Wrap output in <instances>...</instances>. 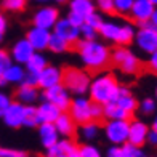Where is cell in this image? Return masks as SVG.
<instances>
[{"label": "cell", "instance_id": "25", "mask_svg": "<svg viewBox=\"0 0 157 157\" xmlns=\"http://www.w3.org/2000/svg\"><path fill=\"white\" fill-rule=\"evenodd\" d=\"M47 66H48V59L44 55V52H35L29 58V61L24 64V69H26V72L40 74L42 69H45Z\"/></svg>", "mask_w": 157, "mask_h": 157}, {"label": "cell", "instance_id": "2", "mask_svg": "<svg viewBox=\"0 0 157 157\" xmlns=\"http://www.w3.org/2000/svg\"><path fill=\"white\" fill-rule=\"evenodd\" d=\"M119 88L120 83L117 80V77L111 72H98L90 82L88 88V98L93 103L98 104H108L111 101H116V98L119 96Z\"/></svg>", "mask_w": 157, "mask_h": 157}, {"label": "cell", "instance_id": "37", "mask_svg": "<svg viewBox=\"0 0 157 157\" xmlns=\"http://www.w3.org/2000/svg\"><path fill=\"white\" fill-rule=\"evenodd\" d=\"M11 56H10V52H6L5 48H0V75H3V72L10 67L11 64Z\"/></svg>", "mask_w": 157, "mask_h": 157}, {"label": "cell", "instance_id": "20", "mask_svg": "<svg viewBox=\"0 0 157 157\" xmlns=\"http://www.w3.org/2000/svg\"><path fill=\"white\" fill-rule=\"evenodd\" d=\"M67 6H69V11L67 13L82 18L83 21L96 11L95 0H69Z\"/></svg>", "mask_w": 157, "mask_h": 157}, {"label": "cell", "instance_id": "50", "mask_svg": "<svg viewBox=\"0 0 157 157\" xmlns=\"http://www.w3.org/2000/svg\"><path fill=\"white\" fill-rule=\"evenodd\" d=\"M50 2H55L56 5H64V3H67L69 0H50Z\"/></svg>", "mask_w": 157, "mask_h": 157}, {"label": "cell", "instance_id": "5", "mask_svg": "<svg viewBox=\"0 0 157 157\" xmlns=\"http://www.w3.org/2000/svg\"><path fill=\"white\" fill-rule=\"evenodd\" d=\"M111 63L116 66L124 75H136L143 63L140 56L128 47H116L111 50Z\"/></svg>", "mask_w": 157, "mask_h": 157}, {"label": "cell", "instance_id": "17", "mask_svg": "<svg viewBox=\"0 0 157 157\" xmlns=\"http://www.w3.org/2000/svg\"><path fill=\"white\" fill-rule=\"evenodd\" d=\"M34 53H35V50L32 48V45L29 44V42H27L26 37L16 40L15 44H13L11 50H10L11 61L16 63V64H21V66H24Z\"/></svg>", "mask_w": 157, "mask_h": 157}, {"label": "cell", "instance_id": "18", "mask_svg": "<svg viewBox=\"0 0 157 157\" xmlns=\"http://www.w3.org/2000/svg\"><path fill=\"white\" fill-rule=\"evenodd\" d=\"M15 101L24 104V106H35V103L40 99V91L39 87H31V85L21 83L15 91Z\"/></svg>", "mask_w": 157, "mask_h": 157}, {"label": "cell", "instance_id": "16", "mask_svg": "<svg viewBox=\"0 0 157 157\" xmlns=\"http://www.w3.org/2000/svg\"><path fill=\"white\" fill-rule=\"evenodd\" d=\"M50 35H52V31L31 26L29 29H27V32H26V39L32 45V48L35 50V52H45V50L48 48Z\"/></svg>", "mask_w": 157, "mask_h": 157}, {"label": "cell", "instance_id": "49", "mask_svg": "<svg viewBox=\"0 0 157 157\" xmlns=\"http://www.w3.org/2000/svg\"><path fill=\"white\" fill-rule=\"evenodd\" d=\"M6 85H8V83H6V80H5V77H3V75H0V88H5Z\"/></svg>", "mask_w": 157, "mask_h": 157}, {"label": "cell", "instance_id": "56", "mask_svg": "<svg viewBox=\"0 0 157 157\" xmlns=\"http://www.w3.org/2000/svg\"><path fill=\"white\" fill-rule=\"evenodd\" d=\"M23 157H29V154H26V155H23Z\"/></svg>", "mask_w": 157, "mask_h": 157}, {"label": "cell", "instance_id": "44", "mask_svg": "<svg viewBox=\"0 0 157 157\" xmlns=\"http://www.w3.org/2000/svg\"><path fill=\"white\" fill-rule=\"evenodd\" d=\"M147 69L151 71L152 74H157V52H154L152 55L147 56Z\"/></svg>", "mask_w": 157, "mask_h": 157}, {"label": "cell", "instance_id": "45", "mask_svg": "<svg viewBox=\"0 0 157 157\" xmlns=\"http://www.w3.org/2000/svg\"><path fill=\"white\" fill-rule=\"evenodd\" d=\"M37 82H39V74L26 72L23 83H26V85H31V87H37Z\"/></svg>", "mask_w": 157, "mask_h": 157}, {"label": "cell", "instance_id": "47", "mask_svg": "<svg viewBox=\"0 0 157 157\" xmlns=\"http://www.w3.org/2000/svg\"><path fill=\"white\" fill-rule=\"evenodd\" d=\"M149 23H151L155 29H157V8L154 10V13H152V16H151V21H149Z\"/></svg>", "mask_w": 157, "mask_h": 157}, {"label": "cell", "instance_id": "11", "mask_svg": "<svg viewBox=\"0 0 157 157\" xmlns=\"http://www.w3.org/2000/svg\"><path fill=\"white\" fill-rule=\"evenodd\" d=\"M52 32L56 34L58 37H61L63 40H66L71 47L75 45L80 40V27H77L75 24L71 23L67 16H61L58 19V23L55 24Z\"/></svg>", "mask_w": 157, "mask_h": 157}, {"label": "cell", "instance_id": "28", "mask_svg": "<svg viewBox=\"0 0 157 157\" xmlns=\"http://www.w3.org/2000/svg\"><path fill=\"white\" fill-rule=\"evenodd\" d=\"M52 53L55 55H63V53H66L71 50V45L67 44L66 40H63L61 37H58L56 34L52 32V35H50V42H48V48Z\"/></svg>", "mask_w": 157, "mask_h": 157}, {"label": "cell", "instance_id": "43", "mask_svg": "<svg viewBox=\"0 0 157 157\" xmlns=\"http://www.w3.org/2000/svg\"><path fill=\"white\" fill-rule=\"evenodd\" d=\"M6 29H8V19H6V16L3 13H0V44H2L3 39H5Z\"/></svg>", "mask_w": 157, "mask_h": 157}, {"label": "cell", "instance_id": "3", "mask_svg": "<svg viewBox=\"0 0 157 157\" xmlns=\"http://www.w3.org/2000/svg\"><path fill=\"white\" fill-rule=\"evenodd\" d=\"M136 26L128 21H111L104 19L98 29V35L116 47H128L133 44Z\"/></svg>", "mask_w": 157, "mask_h": 157}, {"label": "cell", "instance_id": "24", "mask_svg": "<svg viewBox=\"0 0 157 157\" xmlns=\"http://www.w3.org/2000/svg\"><path fill=\"white\" fill-rule=\"evenodd\" d=\"M77 135L83 140V143H93L99 133H101V127H99V122H87L82 125H77Z\"/></svg>", "mask_w": 157, "mask_h": 157}, {"label": "cell", "instance_id": "13", "mask_svg": "<svg viewBox=\"0 0 157 157\" xmlns=\"http://www.w3.org/2000/svg\"><path fill=\"white\" fill-rule=\"evenodd\" d=\"M24 116H26V106L18 103V101H11L8 109L5 111L2 120L8 128L18 130V128H21L24 125Z\"/></svg>", "mask_w": 157, "mask_h": 157}, {"label": "cell", "instance_id": "31", "mask_svg": "<svg viewBox=\"0 0 157 157\" xmlns=\"http://www.w3.org/2000/svg\"><path fill=\"white\" fill-rule=\"evenodd\" d=\"M0 6L8 13H21L26 10L27 0H0Z\"/></svg>", "mask_w": 157, "mask_h": 157}, {"label": "cell", "instance_id": "6", "mask_svg": "<svg viewBox=\"0 0 157 157\" xmlns=\"http://www.w3.org/2000/svg\"><path fill=\"white\" fill-rule=\"evenodd\" d=\"M133 44L141 53L147 56L152 55L154 52H157V29L151 23L138 26L136 32H135Z\"/></svg>", "mask_w": 157, "mask_h": 157}, {"label": "cell", "instance_id": "51", "mask_svg": "<svg viewBox=\"0 0 157 157\" xmlns=\"http://www.w3.org/2000/svg\"><path fill=\"white\" fill-rule=\"evenodd\" d=\"M59 157H78V154H77V152H74V154H63V155H59Z\"/></svg>", "mask_w": 157, "mask_h": 157}, {"label": "cell", "instance_id": "36", "mask_svg": "<svg viewBox=\"0 0 157 157\" xmlns=\"http://www.w3.org/2000/svg\"><path fill=\"white\" fill-rule=\"evenodd\" d=\"M95 5L101 15H114V0H95Z\"/></svg>", "mask_w": 157, "mask_h": 157}, {"label": "cell", "instance_id": "41", "mask_svg": "<svg viewBox=\"0 0 157 157\" xmlns=\"http://www.w3.org/2000/svg\"><path fill=\"white\" fill-rule=\"evenodd\" d=\"M11 96L8 95V93H5V91H0V119L3 117V114H5V111L8 109V106L11 104Z\"/></svg>", "mask_w": 157, "mask_h": 157}, {"label": "cell", "instance_id": "39", "mask_svg": "<svg viewBox=\"0 0 157 157\" xmlns=\"http://www.w3.org/2000/svg\"><path fill=\"white\" fill-rule=\"evenodd\" d=\"M27 152L21 151V149H15V147H3L0 146V157H23Z\"/></svg>", "mask_w": 157, "mask_h": 157}, {"label": "cell", "instance_id": "12", "mask_svg": "<svg viewBox=\"0 0 157 157\" xmlns=\"http://www.w3.org/2000/svg\"><path fill=\"white\" fill-rule=\"evenodd\" d=\"M154 10H155V6L152 3H149L147 0H135L132 5V10L128 13V18L132 19L133 24L143 26L151 21Z\"/></svg>", "mask_w": 157, "mask_h": 157}, {"label": "cell", "instance_id": "1", "mask_svg": "<svg viewBox=\"0 0 157 157\" xmlns=\"http://www.w3.org/2000/svg\"><path fill=\"white\" fill-rule=\"evenodd\" d=\"M75 52L85 69L91 72H103L111 63V48L101 40H78Z\"/></svg>", "mask_w": 157, "mask_h": 157}, {"label": "cell", "instance_id": "33", "mask_svg": "<svg viewBox=\"0 0 157 157\" xmlns=\"http://www.w3.org/2000/svg\"><path fill=\"white\" fill-rule=\"evenodd\" d=\"M39 119H37V111H35V106H26V116H24V125L26 128H37Z\"/></svg>", "mask_w": 157, "mask_h": 157}, {"label": "cell", "instance_id": "35", "mask_svg": "<svg viewBox=\"0 0 157 157\" xmlns=\"http://www.w3.org/2000/svg\"><path fill=\"white\" fill-rule=\"evenodd\" d=\"M98 37H99L98 31L93 26H90L87 23H83L80 26V40H96Z\"/></svg>", "mask_w": 157, "mask_h": 157}, {"label": "cell", "instance_id": "14", "mask_svg": "<svg viewBox=\"0 0 157 157\" xmlns=\"http://www.w3.org/2000/svg\"><path fill=\"white\" fill-rule=\"evenodd\" d=\"M149 130H151V127H149L144 120L132 119L130 120V128H128V143L133 146L143 147L146 144V138H147Z\"/></svg>", "mask_w": 157, "mask_h": 157}, {"label": "cell", "instance_id": "52", "mask_svg": "<svg viewBox=\"0 0 157 157\" xmlns=\"http://www.w3.org/2000/svg\"><path fill=\"white\" fill-rule=\"evenodd\" d=\"M147 2H149V3H152L155 8H157V0H147Z\"/></svg>", "mask_w": 157, "mask_h": 157}, {"label": "cell", "instance_id": "38", "mask_svg": "<svg viewBox=\"0 0 157 157\" xmlns=\"http://www.w3.org/2000/svg\"><path fill=\"white\" fill-rule=\"evenodd\" d=\"M91 120L93 122H101L104 120V106L91 101Z\"/></svg>", "mask_w": 157, "mask_h": 157}, {"label": "cell", "instance_id": "42", "mask_svg": "<svg viewBox=\"0 0 157 157\" xmlns=\"http://www.w3.org/2000/svg\"><path fill=\"white\" fill-rule=\"evenodd\" d=\"M106 157H127V155L122 151V146H109V149L106 151Z\"/></svg>", "mask_w": 157, "mask_h": 157}, {"label": "cell", "instance_id": "29", "mask_svg": "<svg viewBox=\"0 0 157 157\" xmlns=\"http://www.w3.org/2000/svg\"><path fill=\"white\" fill-rule=\"evenodd\" d=\"M77 154H78V157H104L101 149L95 146L93 143H82V144H78Z\"/></svg>", "mask_w": 157, "mask_h": 157}, {"label": "cell", "instance_id": "55", "mask_svg": "<svg viewBox=\"0 0 157 157\" xmlns=\"http://www.w3.org/2000/svg\"><path fill=\"white\" fill-rule=\"evenodd\" d=\"M146 157H157V155H146Z\"/></svg>", "mask_w": 157, "mask_h": 157}, {"label": "cell", "instance_id": "15", "mask_svg": "<svg viewBox=\"0 0 157 157\" xmlns=\"http://www.w3.org/2000/svg\"><path fill=\"white\" fill-rule=\"evenodd\" d=\"M63 83V69L56 64H48L45 69H42V72L39 74V82L37 87L40 90L52 88L55 85Z\"/></svg>", "mask_w": 157, "mask_h": 157}, {"label": "cell", "instance_id": "48", "mask_svg": "<svg viewBox=\"0 0 157 157\" xmlns=\"http://www.w3.org/2000/svg\"><path fill=\"white\" fill-rule=\"evenodd\" d=\"M149 127H151L152 130H155V132H157V112L152 116V122H151V125H149Z\"/></svg>", "mask_w": 157, "mask_h": 157}, {"label": "cell", "instance_id": "4", "mask_svg": "<svg viewBox=\"0 0 157 157\" xmlns=\"http://www.w3.org/2000/svg\"><path fill=\"white\" fill-rule=\"evenodd\" d=\"M91 77L88 71L69 66L63 69V85L72 96H87Z\"/></svg>", "mask_w": 157, "mask_h": 157}, {"label": "cell", "instance_id": "34", "mask_svg": "<svg viewBox=\"0 0 157 157\" xmlns=\"http://www.w3.org/2000/svg\"><path fill=\"white\" fill-rule=\"evenodd\" d=\"M135 0H114V15L128 16Z\"/></svg>", "mask_w": 157, "mask_h": 157}, {"label": "cell", "instance_id": "27", "mask_svg": "<svg viewBox=\"0 0 157 157\" xmlns=\"http://www.w3.org/2000/svg\"><path fill=\"white\" fill-rule=\"evenodd\" d=\"M132 116L125 112L116 101L104 104V120H130Z\"/></svg>", "mask_w": 157, "mask_h": 157}, {"label": "cell", "instance_id": "23", "mask_svg": "<svg viewBox=\"0 0 157 157\" xmlns=\"http://www.w3.org/2000/svg\"><path fill=\"white\" fill-rule=\"evenodd\" d=\"M55 128L61 138H72L77 133V124L69 116V112H61L59 117L55 120Z\"/></svg>", "mask_w": 157, "mask_h": 157}, {"label": "cell", "instance_id": "10", "mask_svg": "<svg viewBox=\"0 0 157 157\" xmlns=\"http://www.w3.org/2000/svg\"><path fill=\"white\" fill-rule=\"evenodd\" d=\"M67 112L77 125L91 122V99L88 96H74Z\"/></svg>", "mask_w": 157, "mask_h": 157}, {"label": "cell", "instance_id": "46", "mask_svg": "<svg viewBox=\"0 0 157 157\" xmlns=\"http://www.w3.org/2000/svg\"><path fill=\"white\" fill-rule=\"evenodd\" d=\"M146 144L151 146V147H157V132L155 130H149L147 133V138H146Z\"/></svg>", "mask_w": 157, "mask_h": 157}, {"label": "cell", "instance_id": "21", "mask_svg": "<svg viewBox=\"0 0 157 157\" xmlns=\"http://www.w3.org/2000/svg\"><path fill=\"white\" fill-rule=\"evenodd\" d=\"M35 111H37V119L39 124H55V120L59 117L61 111L56 108L55 104L48 101H42L39 104H35Z\"/></svg>", "mask_w": 157, "mask_h": 157}, {"label": "cell", "instance_id": "19", "mask_svg": "<svg viewBox=\"0 0 157 157\" xmlns=\"http://www.w3.org/2000/svg\"><path fill=\"white\" fill-rule=\"evenodd\" d=\"M116 103L125 112L130 114V116H133V114L138 111V99H136V96L133 95V91L128 88V87H125V85H120L119 96L116 98Z\"/></svg>", "mask_w": 157, "mask_h": 157}, {"label": "cell", "instance_id": "53", "mask_svg": "<svg viewBox=\"0 0 157 157\" xmlns=\"http://www.w3.org/2000/svg\"><path fill=\"white\" fill-rule=\"evenodd\" d=\"M154 99L157 101V83H155V88H154Z\"/></svg>", "mask_w": 157, "mask_h": 157}, {"label": "cell", "instance_id": "54", "mask_svg": "<svg viewBox=\"0 0 157 157\" xmlns=\"http://www.w3.org/2000/svg\"><path fill=\"white\" fill-rule=\"evenodd\" d=\"M35 2H39V3H48L50 0H35Z\"/></svg>", "mask_w": 157, "mask_h": 157}, {"label": "cell", "instance_id": "8", "mask_svg": "<svg viewBox=\"0 0 157 157\" xmlns=\"http://www.w3.org/2000/svg\"><path fill=\"white\" fill-rule=\"evenodd\" d=\"M61 18L58 6L55 5H42L32 15V26L35 27H42L47 31H53L55 24L58 23V19Z\"/></svg>", "mask_w": 157, "mask_h": 157}, {"label": "cell", "instance_id": "57", "mask_svg": "<svg viewBox=\"0 0 157 157\" xmlns=\"http://www.w3.org/2000/svg\"><path fill=\"white\" fill-rule=\"evenodd\" d=\"M0 13H2V6H0Z\"/></svg>", "mask_w": 157, "mask_h": 157}, {"label": "cell", "instance_id": "32", "mask_svg": "<svg viewBox=\"0 0 157 157\" xmlns=\"http://www.w3.org/2000/svg\"><path fill=\"white\" fill-rule=\"evenodd\" d=\"M56 149H58V154L63 155V154H74L77 152V143L72 140V138H59V141L56 143Z\"/></svg>", "mask_w": 157, "mask_h": 157}, {"label": "cell", "instance_id": "30", "mask_svg": "<svg viewBox=\"0 0 157 157\" xmlns=\"http://www.w3.org/2000/svg\"><path fill=\"white\" fill-rule=\"evenodd\" d=\"M138 111H140L141 116H144V117L154 116L157 112V101L154 98H149V96L143 98L141 101H138Z\"/></svg>", "mask_w": 157, "mask_h": 157}, {"label": "cell", "instance_id": "7", "mask_svg": "<svg viewBox=\"0 0 157 157\" xmlns=\"http://www.w3.org/2000/svg\"><path fill=\"white\" fill-rule=\"evenodd\" d=\"M128 128L130 120H106L103 125V133L111 146H124L128 143Z\"/></svg>", "mask_w": 157, "mask_h": 157}, {"label": "cell", "instance_id": "9", "mask_svg": "<svg viewBox=\"0 0 157 157\" xmlns=\"http://www.w3.org/2000/svg\"><path fill=\"white\" fill-rule=\"evenodd\" d=\"M40 99L55 104L61 112H66L71 106V101H72V95L66 90V87H64L63 83H59V85H55L52 88L42 90Z\"/></svg>", "mask_w": 157, "mask_h": 157}, {"label": "cell", "instance_id": "22", "mask_svg": "<svg viewBox=\"0 0 157 157\" xmlns=\"http://www.w3.org/2000/svg\"><path fill=\"white\" fill-rule=\"evenodd\" d=\"M37 133H39V141L44 149L55 146L61 138L59 133L55 128V124H40L37 127Z\"/></svg>", "mask_w": 157, "mask_h": 157}, {"label": "cell", "instance_id": "26", "mask_svg": "<svg viewBox=\"0 0 157 157\" xmlns=\"http://www.w3.org/2000/svg\"><path fill=\"white\" fill-rule=\"evenodd\" d=\"M24 75H26L24 66L16 64V63H11L10 67L3 72V77H5L6 83H13V85H21V83H23Z\"/></svg>", "mask_w": 157, "mask_h": 157}, {"label": "cell", "instance_id": "40", "mask_svg": "<svg viewBox=\"0 0 157 157\" xmlns=\"http://www.w3.org/2000/svg\"><path fill=\"white\" fill-rule=\"evenodd\" d=\"M103 21H104V18H103V15H101V13H99V11H95L93 15H90L87 19H85V23H87V24H90V26H93L95 29L98 31Z\"/></svg>", "mask_w": 157, "mask_h": 157}]
</instances>
